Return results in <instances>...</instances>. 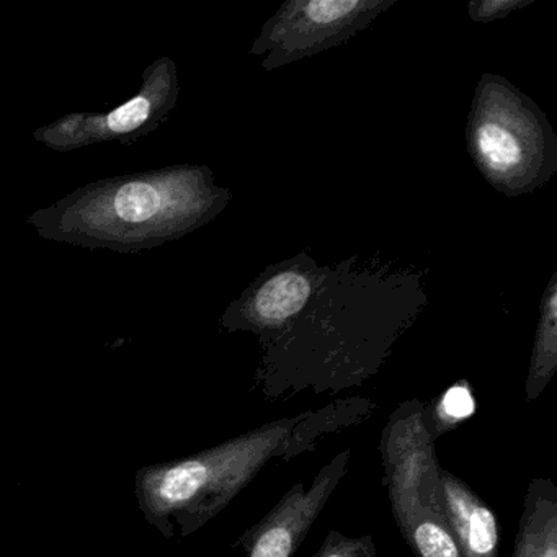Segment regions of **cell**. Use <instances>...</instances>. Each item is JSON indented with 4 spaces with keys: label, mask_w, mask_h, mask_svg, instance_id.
<instances>
[{
    "label": "cell",
    "mask_w": 557,
    "mask_h": 557,
    "mask_svg": "<svg viewBox=\"0 0 557 557\" xmlns=\"http://www.w3.org/2000/svg\"><path fill=\"white\" fill-rule=\"evenodd\" d=\"M231 198L205 165H174L92 182L38 210L28 223L54 243L135 253L211 223Z\"/></svg>",
    "instance_id": "cell-1"
},
{
    "label": "cell",
    "mask_w": 557,
    "mask_h": 557,
    "mask_svg": "<svg viewBox=\"0 0 557 557\" xmlns=\"http://www.w3.org/2000/svg\"><path fill=\"white\" fill-rule=\"evenodd\" d=\"M309 416V413H308ZM308 416L270 423L213 449L136 472L135 497L146 520L168 540L200 530L273 456L299 453L315 438Z\"/></svg>",
    "instance_id": "cell-2"
},
{
    "label": "cell",
    "mask_w": 557,
    "mask_h": 557,
    "mask_svg": "<svg viewBox=\"0 0 557 557\" xmlns=\"http://www.w3.org/2000/svg\"><path fill=\"white\" fill-rule=\"evenodd\" d=\"M466 136L475 168L505 197L531 194L556 174L557 138L546 115L505 77H481Z\"/></svg>",
    "instance_id": "cell-3"
},
{
    "label": "cell",
    "mask_w": 557,
    "mask_h": 557,
    "mask_svg": "<svg viewBox=\"0 0 557 557\" xmlns=\"http://www.w3.org/2000/svg\"><path fill=\"white\" fill-rule=\"evenodd\" d=\"M397 0H288L263 25L250 54L265 71L331 50L367 30Z\"/></svg>",
    "instance_id": "cell-4"
},
{
    "label": "cell",
    "mask_w": 557,
    "mask_h": 557,
    "mask_svg": "<svg viewBox=\"0 0 557 557\" xmlns=\"http://www.w3.org/2000/svg\"><path fill=\"white\" fill-rule=\"evenodd\" d=\"M178 99L177 66L171 58L154 61L143 73L139 92L109 113H70L38 128L35 139L54 151L113 143L132 146L161 126Z\"/></svg>",
    "instance_id": "cell-5"
},
{
    "label": "cell",
    "mask_w": 557,
    "mask_h": 557,
    "mask_svg": "<svg viewBox=\"0 0 557 557\" xmlns=\"http://www.w3.org/2000/svg\"><path fill=\"white\" fill-rule=\"evenodd\" d=\"M319 275L321 269L306 252L269 267L224 312V327L272 341L305 311Z\"/></svg>",
    "instance_id": "cell-6"
},
{
    "label": "cell",
    "mask_w": 557,
    "mask_h": 557,
    "mask_svg": "<svg viewBox=\"0 0 557 557\" xmlns=\"http://www.w3.org/2000/svg\"><path fill=\"white\" fill-rule=\"evenodd\" d=\"M350 461V451L332 459L306 488L298 482L280 504L243 537L247 557H292L309 533V528L334 494Z\"/></svg>",
    "instance_id": "cell-7"
},
{
    "label": "cell",
    "mask_w": 557,
    "mask_h": 557,
    "mask_svg": "<svg viewBox=\"0 0 557 557\" xmlns=\"http://www.w3.org/2000/svg\"><path fill=\"white\" fill-rule=\"evenodd\" d=\"M443 505L462 557H498L494 511L456 475L438 469Z\"/></svg>",
    "instance_id": "cell-8"
},
{
    "label": "cell",
    "mask_w": 557,
    "mask_h": 557,
    "mask_svg": "<svg viewBox=\"0 0 557 557\" xmlns=\"http://www.w3.org/2000/svg\"><path fill=\"white\" fill-rule=\"evenodd\" d=\"M511 557H557V491L547 479L528 487Z\"/></svg>",
    "instance_id": "cell-9"
},
{
    "label": "cell",
    "mask_w": 557,
    "mask_h": 557,
    "mask_svg": "<svg viewBox=\"0 0 557 557\" xmlns=\"http://www.w3.org/2000/svg\"><path fill=\"white\" fill-rule=\"evenodd\" d=\"M557 368V272L553 273L544 289L540 305V321L534 335L530 374H528V399L540 396L541 391L553 380Z\"/></svg>",
    "instance_id": "cell-10"
},
{
    "label": "cell",
    "mask_w": 557,
    "mask_h": 557,
    "mask_svg": "<svg viewBox=\"0 0 557 557\" xmlns=\"http://www.w3.org/2000/svg\"><path fill=\"white\" fill-rule=\"evenodd\" d=\"M475 404L471 391L465 384H456L446 391L436 409L435 425L453 426L474 413ZM436 433V432H435Z\"/></svg>",
    "instance_id": "cell-11"
},
{
    "label": "cell",
    "mask_w": 557,
    "mask_h": 557,
    "mask_svg": "<svg viewBox=\"0 0 557 557\" xmlns=\"http://www.w3.org/2000/svg\"><path fill=\"white\" fill-rule=\"evenodd\" d=\"M311 557H376V546L371 536L347 537L332 531L321 549Z\"/></svg>",
    "instance_id": "cell-12"
},
{
    "label": "cell",
    "mask_w": 557,
    "mask_h": 557,
    "mask_svg": "<svg viewBox=\"0 0 557 557\" xmlns=\"http://www.w3.org/2000/svg\"><path fill=\"white\" fill-rule=\"evenodd\" d=\"M533 2L534 0H471L468 4V15L475 24H492L528 8Z\"/></svg>",
    "instance_id": "cell-13"
}]
</instances>
